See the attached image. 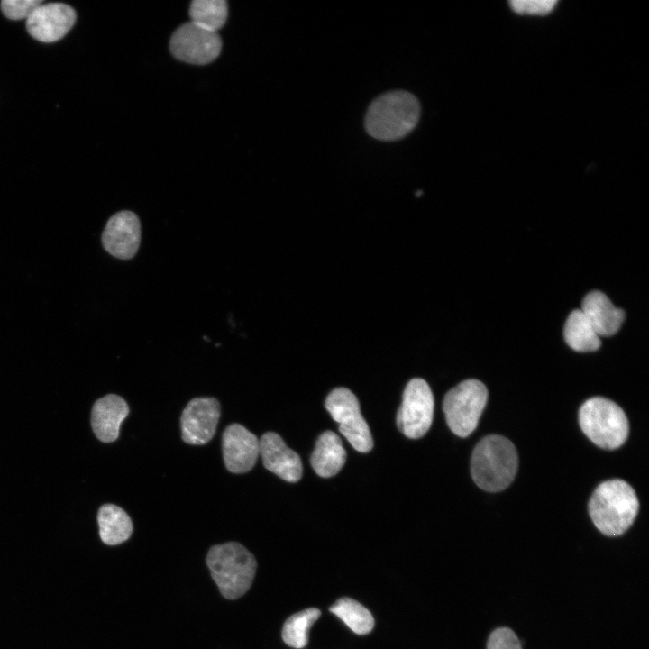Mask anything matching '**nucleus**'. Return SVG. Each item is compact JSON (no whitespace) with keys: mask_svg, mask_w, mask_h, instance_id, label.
<instances>
[{"mask_svg":"<svg viewBox=\"0 0 649 649\" xmlns=\"http://www.w3.org/2000/svg\"><path fill=\"white\" fill-rule=\"evenodd\" d=\"M487 649H522V644L513 630L498 627L489 635Z\"/></svg>","mask_w":649,"mask_h":649,"instance_id":"393cba45","label":"nucleus"},{"mask_svg":"<svg viewBox=\"0 0 649 649\" xmlns=\"http://www.w3.org/2000/svg\"><path fill=\"white\" fill-rule=\"evenodd\" d=\"M206 564L221 594L228 599H238L246 593L257 568L253 554L236 542L212 546Z\"/></svg>","mask_w":649,"mask_h":649,"instance_id":"20e7f679","label":"nucleus"},{"mask_svg":"<svg viewBox=\"0 0 649 649\" xmlns=\"http://www.w3.org/2000/svg\"><path fill=\"white\" fill-rule=\"evenodd\" d=\"M220 415V404L215 398L191 399L180 417L183 441L192 445L208 443L215 434Z\"/></svg>","mask_w":649,"mask_h":649,"instance_id":"9d476101","label":"nucleus"},{"mask_svg":"<svg viewBox=\"0 0 649 649\" xmlns=\"http://www.w3.org/2000/svg\"><path fill=\"white\" fill-rule=\"evenodd\" d=\"M580 310L599 337L617 333L625 319V312L599 290L590 291L583 297Z\"/></svg>","mask_w":649,"mask_h":649,"instance_id":"dca6fc26","label":"nucleus"},{"mask_svg":"<svg viewBox=\"0 0 649 649\" xmlns=\"http://www.w3.org/2000/svg\"><path fill=\"white\" fill-rule=\"evenodd\" d=\"M556 3L554 0H513L509 5L519 14L544 15L553 11Z\"/></svg>","mask_w":649,"mask_h":649,"instance_id":"b1692460","label":"nucleus"},{"mask_svg":"<svg viewBox=\"0 0 649 649\" xmlns=\"http://www.w3.org/2000/svg\"><path fill=\"white\" fill-rule=\"evenodd\" d=\"M141 242V224L131 211H120L110 217L102 233V243L111 255L127 260L133 258Z\"/></svg>","mask_w":649,"mask_h":649,"instance_id":"ddd939ff","label":"nucleus"},{"mask_svg":"<svg viewBox=\"0 0 649 649\" xmlns=\"http://www.w3.org/2000/svg\"><path fill=\"white\" fill-rule=\"evenodd\" d=\"M329 610L357 635L369 634L374 626V618L371 613L351 598L344 597L337 599L329 608Z\"/></svg>","mask_w":649,"mask_h":649,"instance_id":"aec40b11","label":"nucleus"},{"mask_svg":"<svg viewBox=\"0 0 649 649\" xmlns=\"http://www.w3.org/2000/svg\"><path fill=\"white\" fill-rule=\"evenodd\" d=\"M128 414L126 401L118 395L109 394L96 400L91 412V425L96 436L104 443L115 441L121 423Z\"/></svg>","mask_w":649,"mask_h":649,"instance_id":"2eb2a0df","label":"nucleus"},{"mask_svg":"<svg viewBox=\"0 0 649 649\" xmlns=\"http://www.w3.org/2000/svg\"><path fill=\"white\" fill-rule=\"evenodd\" d=\"M434 396L427 382L412 379L406 386L397 415L398 429L407 437L417 439L429 430L434 416Z\"/></svg>","mask_w":649,"mask_h":649,"instance_id":"6e6552de","label":"nucleus"},{"mask_svg":"<svg viewBox=\"0 0 649 649\" xmlns=\"http://www.w3.org/2000/svg\"><path fill=\"white\" fill-rule=\"evenodd\" d=\"M563 336L572 350L580 352L597 351L601 344L600 337L580 309L573 310L567 317Z\"/></svg>","mask_w":649,"mask_h":649,"instance_id":"6ab92c4d","label":"nucleus"},{"mask_svg":"<svg viewBox=\"0 0 649 649\" xmlns=\"http://www.w3.org/2000/svg\"><path fill=\"white\" fill-rule=\"evenodd\" d=\"M189 14L193 23L216 32L227 19V4L224 0H195L190 5Z\"/></svg>","mask_w":649,"mask_h":649,"instance_id":"4be33fe9","label":"nucleus"},{"mask_svg":"<svg viewBox=\"0 0 649 649\" xmlns=\"http://www.w3.org/2000/svg\"><path fill=\"white\" fill-rule=\"evenodd\" d=\"M325 407L338 423V429L358 452H368L373 447L369 425L361 414L356 396L346 388L333 389L325 399Z\"/></svg>","mask_w":649,"mask_h":649,"instance_id":"0eeeda50","label":"nucleus"},{"mask_svg":"<svg viewBox=\"0 0 649 649\" xmlns=\"http://www.w3.org/2000/svg\"><path fill=\"white\" fill-rule=\"evenodd\" d=\"M223 457L226 469L244 473L255 465L260 454L258 437L240 424L229 425L223 433Z\"/></svg>","mask_w":649,"mask_h":649,"instance_id":"f8f14e48","label":"nucleus"},{"mask_svg":"<svg viewBox=\"0 0 649 649\" xmlns=\"http://www.w3.org/2000/svg\"><path fill=\"white\" fill-rule=\"evenodd\" d=\"M221 49L222 41L217 32L192 22L178 28L170 39L173 56L190 64H207L218 57Z\"/></svg>","mask_w":649,"mask_h":649,"instance_id":"1a4fd4ad","label":"nucleus"},{"mask_svg":"<svg viewBox=\"0 0 649 649\" xmlns=\"http://www.w3.org/2000/svg\"><path fill=\"white\" fill-rule=\"evenodd\" d=\"M101 540L108 545H117L131 536L133 523L127 513L114 504L103 505L97 514Z\"/></svg>","mask_w":649,"mask_h":649,"instance_id":"a211bd4d","label":"nucleus"},{"mask_svg":"<svg viewBox=\"0 0 649 649\" xmlns=\"http://www.w3.org/2000/svg\"><path fill=\"white\" fill-rule=\"evenodd\" d=\"M346 452L340 437L325 431L316 440L310 462L317 475L329 478L337 474L345 463Z\"/></svg>","mask_w":649,"mask_h":649,"instance_id":"f3484780","label":"nucleus"},{"mask_svg":"<svg viewBox=\"0 0 649 649\" xmlns=\"http://www.w3.org/2000/svg\"><path fill=\"white\" fill-rule=\"evenodd\" d=\"M320 616L321 611L316 608H306L290 616L282 628L285 644L296 649L304 648L308 642V630Z\"/></svg>","mask_w":649,"mask_h":649,"instance_id":"412c9836","label":"nucleus"},{"mask_svg":"<svg viewBox=\"0 0 649 649\" xmlns=\"http://www.w3.org/2000/svg\"><path fill=\"white\" fill-rule=\"evenodd\" d=\"M638 509L639 501L634 489L620 479L600 483L589 501L593 524L608 536L623 535L634 523Z\"/></svg>","mask_w":649,"mask_h":649,"instance_id":"f03ea898","label":"nucleus"},{"mask_svg":"<svg viewBox=\"0 0 649 649\" xmlns=\"http://www.w3.org/2000/svg\"><path fill=\"white\" fill-rule=\"evenodd\" d=\"M419 117L417 98L407 91L394 90L379 96L371 102L365 115L364 127L371 137L392 142L410 133Z\"/></svg>","mask_w":649,"mask_h":649,"instance_id":"f257e3e1","label":"nucleus"},{"mask_svg":"<svg viewBox=\"0 0 649 649\" xmlns=\"http://www.w3.org/2000/svg\"><path fill=\"white\" fill-rule=\"evenodd\" d=\"M579 423L584 434L602 449L619 448L628 436L625 412L617 403L602 397L590 398L581 405Z\"/></svg>","mask_w":649,"mask_h":649,"instance_id":"39448f33","label":"nucleus"},{"mask_svg":"<svg viewBox=\"0 0 649 649\" xmlns=\"http://www.w3.org/2000/svg\"><path fill=\"white\" fill-rule=\"evenodd\" d=\"M41 4V0H3L1 10L11 20L27 19Z\"/></svg>","mask_w":649,"mask_h":649,"instance_id":"5701e85b","label":"nucleus"},{"mask_svg":"<svg viewBox=\"0 0 649 649\" xmlns=\"http://www.w3.org/2000/svg\"><path fill=\"white\" fill-rule=\"evenodd\" d=\"M488 401V389L480 380L470 379L450 389L443 403L446 423L451 431L467 437L477 427Z\"/></svg>","mask_w":649,"mask_h":649,"instance_id":"423d86ee","label":"nucleus"},{"mask_svg":"<svg viewBox=\"0 0 649 649\" xmlns=\"http://www.w3.org/2000/svg\"><path fill=\"white\" fill-rule=\"evenodd\" d=\"M76 22L75 10L63 3L39 5L27 18L28 32L41 42H54L63 38Z\"/></svg>","mask_w":649,"mask_h":649,"instance_id":"9b49d317","label":"nucleus"},{"mask_svg":"<svg viewBox=\"0 0 649 649\" xmlns=\"http://www.w3.org/2000/svg\"><path fill=\"white\" fill-rule=\"evenodd\" d=\"M260 442V454L264 467L288 482H297L302 477V462L299 455L284 443L274 432L262 434Z\"/></svg>","mask_w":649,"mask_h":649,"instance_id":"4468645a","label":"nucleus"},{"mask_svg":"<svg viewBox=\"0 0 649 649\" xmlns=\"http://www.w3.org/2000/svg\"><path fill=\"white\" fill-rule=\"evenodd\" d=\"M518 456L515 445L506 437L490 434L475 446L471 459L474 482L483 490L498 492L515 479Z\"/></svg>","mask_w":649,"mask_h":649,"instance_id":"7ed1b4c3","label":"nucleus"}]
</instances>
